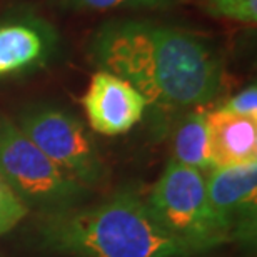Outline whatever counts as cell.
Returning a JSON list of instances; mask_svg holds the SVG:
<instances>
[{
	"instance_id": "cell-1",
	"label": "cell",
	"mask_w": 257,
	"mask_h": 257,
	"mask_svg": "<svg viewBox=\"0 0 257 257\" xmlns=\"http://www.w3.org/2000/svg\"><path fill=\"white\" fill-rule=\"evenodd\" d=\"M90 54L109 74L128 82L147 104L169 110L207 105L222 87V60L192 32L151 22L102 25Z\"/></svg>"
},
{
	"instance_id": "cell-2",
	"label": "cell",
	"mask_w": 257,
	"mask_h": 257,
	"mask_svg": "<svg viewBox=\"0 0 257 257\" xmlns=\"http://www.w3.org/2000/svg\"><path fill=\"white\" fill-rule=\"evenodd\" d=\"M44 244L74 257H189L134 192L114 195L95 207L50 215Z\"/></svg>"
},
{
	"instance_id": "cell-3",
	"label": "cell",
	"mask_w": 257,
	"mask_h": 257,
	"mask_svg": "<svg viewBox=\"0 0 257 257\" xmlns=\"http://www.w3.org/2000/svg\"><path fill=\"white\" fill-rule=\"evenodd\" d=\"M146 204L157 222L192 254L229 240L210 207L202 171L171 161Z\"/></svg>"
},
{
	"instance_id": "cell-4",
	"label": "cell",
	"mask_w": 257,
	"mask_h": 257,
	"mask_svg": "<svg viewBox=\"0 0 257 257\" xmlns=\"http://www.w3.org/2000/svg\"><path fill=\"white\" fill-rule=\"evenodd\" d=\"M0 177L27 210L50 215L69 212L85 191L5 117H0Z\"/></svg>"
},
{
	"instance_id": "cell-5",
	"label": "cell",
	"mask_w": 257,
	"mask_h": 257,
	"mask_svg": "<svg viewBox=\"0 0 257 257\" xmlns=\"http://www.w3.org/2000/svg\"><path fill=\"white\" fill-rule=\"evenodd\" d=\"M19 128L57 166L84 189L97 186L104 177V164L89 132L75 117L57 109L29 110Z\"/></svg>"
},
{
	"instance_id": "cell-6",
	"label": "cell",
	"mask_w": 257,
	"mask_h": 257,
	"mask_svg": "<svg viewBox=\"0 0 257 257\" xmlns=\"http://www.w3.org/2000/svg\"><path fill=\"white\" fill-rule=\"evenodd\" d=\"M209 202L229 239L254 230L257 204V161L205 172Z\"/></svg>"
},
{
	"instance_id": "cell-7",
	"label": "cell",
	"mask_w": 257,
	"mask_h": 257,
	"mask_svg": "<svg viewBox=\"0 0 257 257\" xmlns=\"http://www.w3.org/2000/svg\"><path fill=\"white\" fill-rule=\"evenodd\" d=\"M82 105L95 132L117 136L131 131L142 119L147 102L128 82L102 70L92 77Z\"/></svg>"
},
{
	"instance_id": "cell-8",
	"label": "cell",
	"mask_w": 257,
	"mask_h": 257,
	"mask_svg": "<svg viewBox=\"0 0 257 257\" xmlns=\"http://www.w3.org/2000/svg\"><path fill=\"white\" fill-rule=\"evenodd\" d=\"M212 169L252 162L257 157V120L217 109L207 112Z\"/></svg>"
},
{
	"instance_id": "cell-9",
	"label": "cell",
	"mask_w": 257,
	"mask_h": 257,
	"mask_svg": "<svg viewBox=\"0 0 257 257\" xmlns=\"http://www.w3.org/2000/svg\"><path fill=\"white\" fill-rule=\"evenodd\" d=\"M172 161L204 174L212 169L209 154L207 112L204 107L184 110L171 136Z\"/></svg>"
},
{
	"instance_id": "cell-10",
	"label": "cell",
	"mask_w": 257,
	"mask_h": 257,
	"mask_svg": "<svg viewBox=\"0 0 257 257\" xmlns=\"http://www.w3.org/2000/svg\"><path fill=\"white\" fill-rule=\"evenodd\" d=\"M44 50L42 37L27 25L0 27V74L32 64Z\"/></svg>"
},
{
	"instance_id": "cell-11",
	"label": "cell",
	"mask_w": 257,
	"mask_h": 257,
	"mask_svg": "<svg viewBox=\"0 0 257 257\" xmlns=\"http://www.w3.org/2000/svg\"><path fill=\"white\" fill-rule=\"evenodd\" d=\"M207 10L217 17L254 24L257 20V0H205Z\"/></svg>"
},
{
	"instance_id": "cell-12",
	"label": "cell",
	"mask_w": 257,
	"mask_h": 257,
	"mask_svg": "<svg viewBox=\"0 0 257 257\" xmlns=\"http://www.w3.org/2000/svg\"><path fill=\"white\" fill-rule=\"evenodd\" d=\"M64 2L74 5V7L105 10V9L122 7V5H139V7H167V5H172L174 2H177V0H64Z\"/></svg>"
},
{
	"instance_id": "cell-13",
	"label": "cell",
	"mask_w": 257,
	"mask_h": 257,
	"mask_svg": "<svg viewBox=\"0 0 257 257\" xmlns=\"http://www.w3.org/2000/svg\"><path fill=\"white\" fill-rule=\"evenodd\" d=\"M222 109L232 112V114L249 117V119L257 120V89H255V85H250L245 90L240 92V94L232 97Z\"/></svg>"
},
{
	"instance_id": "cell-14",
	"label": "cell",
	"mask_w": 257,
	"mask_h": 257,
	"mask_svg": "<svg viewBox=\"0 0 257 257\" xmlns=\"http://www.w3.org/2000/svg\"><path fill=\"white\" fill-rule=\"evenodd\" d=\"M25 205H14V207H0V234L14 229L25 215H27Z\"/></svg>"
},
{
	"instance_id": "cell-15",
	"label": "cell",
	"mask_w": 257,
	"mask_h": 257,
	"mask_svg": "<svg viewBox=\"0 0 257 257\" xmlns=\"http://www.w3.org/2000/svg\"><path fill=\"white\" fill-rule=\"evenodd\" d=\"M14 205H24L20 200L17 199L10 187L5 184V181L0 177V207H14Z\"/></svg>"
}]
</instances>
